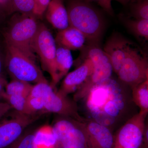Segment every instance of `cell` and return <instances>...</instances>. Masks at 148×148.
I'll use <instances>...</instances> for the list:
<instances>
[{
	"label": "cell",
	"mask_w": 148,
	"mask_h": 148,
	"mask_svg": "<svg viewBox=\"0 0 148 148\" xmlns=\"http://www.w3.org/2000/svg\"><path fill=\"white\" fill-rule=\"evenodd\" d=\"M67 10L69 26L81 32L89 44L98 45L105 28L100 12L86 0H71Z\"/></svg>",
	"instance_id": "cell-1"
},
{
	"label": "cell",
	"mask_w": 148,
	"mask_h": 148,
	"mask_svg": "<svg viewBox=\"0 0 148 148\" xmlns=\"http://www.w3.org/2000/svg\"><path fill=\"white\" fill-rule=\"evenodd\" d=\"M34 14L15 16L4 34L6 43L16 48L35 61L34 43L39 27Z\"/></svg>",
	"instance_id": "cell-2"
},
{
	"label": "cell",
	"mask_w": 148,
	"mask_h": 148,
	"mask_svg": "<svg viewBox=\"0 0 148 148\" xmlns=\"http://www.w3.org/2000/svg\"><path fill=\"white\" fill-rule=\"evenodd\" d=\"M6 47L5 67L13 79L36 84L48 82L35 61L8 44L6 43Z\"/></svg>",
	"instance_id": "cell-3"
},
{
	"label": "cell",
	"mask_w": 148,
	"mask_h": 148,
	"mask_svg": "<svg viewBox=\"0 0 148 148\" xmlns=\"http://www.w3.org/2000/svg\"><path fill=\"white\" fill-rule=\"evenodd\" d=\"M29 96L40 97L43 101L44 112L58 114L82 122L76 105L67 98L55 92L48 82H41L33 86Z\"/></svg>",
	"instance_id": "cell-4"
},
{
	"label": "cell",
	"mask_w": 148,
	"mask_h": 148,
	"mask_svg": "<svg viewBox=\"0 0 148 148\" xmlns=\"http://www.w3.org/2000/svg\"><path fill=\"white\" fill-rule=\"evenodd\" d=\"M82 125L81 122L68 117L57 120L52 127L56 148H86V138Z\"/></svg>",
	"instance_id": "cell-5"
},
{
	"label": "cell",
	"mask_w": 148,
	"mask_h": 148,
	"mask_svg": "<svg viewBox=\"0 0 148 148\" xmlns=\"http://www.w3.org/2000/svg\"><path fill=\"white\" fill-rule=\"evenodd\" d=\"M34 51L39 57L43 70L51 77L53 85L55 80V60L56 45L55 39L45 24H39L34 43Z\"/></svg>",
	"instance_id": "cell-6"
},
{
	"label": "cell",
	"mask_w": 148,
	"mask_h": 148,
	"mask_svg": "<svg viewBox=\"0 0 148 148\" xmlns=\"http://www.w3.org/2000/svg\"><path fill=\"white\" fill-rule=\"evenodd\" d=\"M117 74L122 82L135 87L148 79L147 59L132 48Z\"/></svg>",
	"instance_id": "cell-7"
},
{
	"label": "cell",
	"mask_w": 148,
	"mask_h": 148,
	"mask_svg": "<svg viewBox=\"0 0 148 148\" xmlns=\"http://www.w3.org/2000/svg\"><path fill=\"white\" fill-rule=\"evenodd\" d=\"M0 122V148H8L24 133V130L39 118L38 115L27 114L16 111Z\"/></svg>",
	"instance_id": "cell-8"
},
{
	"label": "cell",
	"mask_w": 148,
	"mask_h": 148,
	"mask_svg": "<svg viewBox=\"0 0 148 148\" xmlns=\"http://www.w3.org/2000/svg\"><path fill=\"white\" fill-rule=\"evenodd\" d=\"M146 115L138 114L128 121L120 130L118 143L121 148H139L143 138Z\"/></svg>",
	"instance_id": "cell-9"
},
{
	"label": "cell",
	"mask_w": 148,
	"mask_h": 148,
	"mask_svg": "<svg viewBox=\"0 0 148 148\" xmlns=\"http://www.w3.org/2000/svg\"><path fill=\"white\" fill-rule=\"evenodd\" d=\"M132 48L131 43L119 34H113L107 40L103 51L116 74Z\"/></svg>",
	"instance_id": "cell-10"
},
{
	"label": "cell",
	"mask_w": 148,
	"mask_h": 148,
	"mask_svg": "<svg viewBox=\"0 0 148 148\" xmlns=\"http://www.w3.org/2000/svg\"><path fill=\"white\" fill-rule=\"evenodd\" d=\"M94 70V66L90 59L84 62L75 71L68 74L62 82L58 93L64 96L74 92L79 86L86 81Z\"/></svg>",
	"instance_id": "cell-11"
},
{
	"label": "cell",
	"mask_w": 148,
	"mask_h": 148,
	"mask_svg": "<svg viewBox=\"0 0 148 148\" xmlns=\"http://www.w3.org/2000/svg\"><path fill=\"white\" fill-rule=\"evenodd\" d=\"M45 12L48 21L56 29L61 31L69 27L68 11L63 0H51Z\"/></svg>",
	"instance_id": "cell-12"
},
{
	"label": "cell",
	"mask_w": 148,
	"mask_h": 148,
	"mask_svg": "<svg viewBox=\"0 0 148 148\" xmlns=\"http://www.w3.org/2000/svg\"><path fill=\"white\" fill-rule=\"evenodd\" d=\"M55 40L57 45L71 51L82 49L86 40L81 32L70 26L59 31Z\"/></svg>",
	"instance_id": "cell-13"
},
{
	"label": "cell",
	"mask_w": 148,
	"mask_h": 148,
	"mask_svg": "<svg viewBox=\"0 0 148 148\" xmlns=\"http://www.w3.org/2000/svg\"><path fill=\"white\" fill-rule=\"evenodd\" d=\"M86 131L100 148H112L113 145L112 135L108 127L90 121L84 125Z\"/></svg>",
	"instance_id": "cell-14"
},
{
	"label": "cell",
	"mask_w": 148,
	"mask_h": 148,
	"mask_svg": "<svg viewBox=\"0 0 148 148\" xmlns=\"http://www.w3.org/2000/svg\"><path fill=\"white\" fill-rule=\"evenodd\" d=\"M73 63L71 50L59 46H57L55 60V80L51 86L53 88L67 75Z\"/></svg>",
	"instance_id": "cell-15"
},
{
	"label": "cell",
	"mask_w": 148,
	"mask_h": 148,
	"mask_svg": "<svg viewBox=\"0 0 148 148\" xmlns=\"http://www.w3.org/2000/svg\"><path fill=\"white\" fill-rule=\"evenodd\" d=\"M133 97L140 109V113L147 115L148 111V79L133 88Z\"/></svg>",
	"instance_id": "cell-16"
},
{
	"label": "cell",
	"mask_w": 148,
	"mask_h": 148,
	"mask_svg": "<svg viewBox=\"0 0 148 148\" xmlns=\"http://www.w3.org/2000/svg\"><path fill=\"white\" fill-rule=\"evenodd\" d=\"M35 142L38 148H56V140L52 127L45 126L36 132Z\"/></svg>",
	"instance_id": "cell-17"
},
{
	"label": "cell",
	"mask_w": 148,
	"mask_h": 148,
	"mask_svg": "<svg viewBox=\"0 0 148 148\" xmlns=\"http://www.w3.org/2000/svg\"><path fill=\"white\" fill-rule=\"evenodd\" d=\"M125 25L136 36L148 39V19H125Z\"/></svg>",
	"instance_id": "cell-18"
},
{
	"label": "cell",
	"mask_w": 148,
	"mask_h": 148,
	"mask_svg": "<svg viewBox=\"0 0 148 148\" xmlns=\"http://www.w3.org/2000/svg\"><path fill=\"white\" fill-rule=\"evenodd\" d=\"M86 48V59L92 61L94 68L110 61L105 51L99 47L98 45L89 44Z\"/></svg>",
	"instance_id": "cell-19"
},
{
	"label": "cell",
	"mask_w": 148,
	"mask_h": 148,
	"mask_svg": "<svg viewBox=\"0 0 148 148\" xmlns=\"http://www.w3.org/2000/svg\"><path fill=\"white\" fill-rule=\"evenodd\" d=\"M33 86L29 83L13 79L6 85L4 92L8 95H21L28 97Z\"/></svg>",
	"instance_id": "cell-20"
},
{
	"label": "cell",
	"mask_w": 148,
	"mask_h": 148,
	"mask_svg": "<svg viewBox=\"0 0 148 148\" xmlns=\"http://www.w3.org/2000/svg\"><path fill=\"white\" fill-rule=\"evenodd\" d=\"M130 13L135 19H148V0H130Z\"/></svg>",
	"instance_id": "cell-21"
},
{
	"label": "cell",
	"mask_w": 148,
	"mask_h": 148,
	"mask_svg": "<svg viewBox=\"0 0 148 148\" xmlns=\"http://www.w3.org/2000/svg\"><path fill=\"white\" fill-rule=\"evenodd\" d=\"M4 91L2 93V98L5 100L12 109L19 112L27 114L26 102L28 97L21 95H7Z\"/></svg>",
	"instance_id": "cell-22"
},
{
	"label": "cell",
	"mask_w": 148,
	"mask_h": 148,
	"mask_svg": "<svg viewBox=\"0 0 148 148\" xmlns=\"http://www.w3.org/2000/svg\"><path fill=\"white\" fill-rule=\"evenodd\" d=\"M36 131L23 133L15 143L8 148H38L35 142Z\"/></svg>",
	"instance_id": "cell-23"
},
{
	"label": "cell",
	"mask_w": 148,
	"mask_h": 148,
	"mask_svg": "<svg viewBox=\"0 0 148 148\" xmlns=\"http://www.w3.org/2000/svg\"><path fill=\"white\" fill-rule=\"evenodd\" d=\"M27 114L34 115L38 112H44V106L42 98L28 96L26 102Z\"/></svg>",
	"instance_id": "cell-24"
},
{
	"label": "cell",
	"mask_w": 148,
	"mask_h": 148,
	"mask_svg": "<svg viewBox=\"0 0 148 148\" xmlns=\"http://www.w3.org/2000/svg\"><path fill=\"white\" fill-rule=\"evenodd\" d=\"M14 12L25 14H34V0H12Z\"/></svg>",
	"instance_id": "cell-25"
},
{
	"label": "cell",
	"mask_w": 148,
	"mask_h": 148,
	"mask_svg": "<svg viewBox=\"0 0 148 148\" xmlns=\"http://www.w3.org/2000/svg\"><path fill=\"white\" fill-rule=\"evenodd\" d=\"M51 0H34L35 9L34 14L36 16H42L45 12Z\"/></svg>",
	"instance_id": "cell-26"
},
{
	"label": "cell",
	"mask_w": 148,
	"mask_h": 148,
	"mask_svg": "<svg viewBox=\"0 0 148 148\" xmlns=\"http://www.w3.org/2000/svg\"><path fill=\"white\" fill-rule=\"evenodd\" d=\"M88 1L97 3L106 12L112 16L114 11L112 7V0H86Z\"/></svg>",
	"instance_id": "cell-27"
},
{
	"label": "cell",
	"mask_w": 148,
	"mask_h": 148,
	"mask_svg": "<svg viewBox=\"0 0 148 148\" xmlns=\"http://www.w3.org/2000/svg\"><path fill=\"white\" fill-rule=\"evenodd\" d=\"M14 12L12 0H0V13L10 14Z\"/></svg>",
	"instance_id": "cell-28"
},
{
	"label": "cell",
	"mask_w": 148,
	"mask_h": 148,
	"mask_svg": "<svg viewBox=\"0 0 148 148\" xmlns=\"http://www.w3.org/2000/svg\"><path fill=\"white\" fill-rule=\"evenodd\" d=\"M12 109L11 106L6 102H0V119Z\"/></svg>",
	"instance_id": "cell-29"
},
{
	"label": "cell",
	"mask_w": 148,
	"mask_h": 148,
	"mask_svg": "<svg viewBox=\"0 0 148 148\" xmlns=\"http://www.w3.org/2000/svg\"><path fill=\"white\" fill-rule=\"evenodd\" d=\"M8 82L6 79L3 77V76L0 77V95H1L4 90L6 85Z\"/></svg>",
	"instance_id": "cell-30"
},
{
	"label": "cell",
	"mask_w": 148,
	"mask_h": 148,
	"mask_svg": "<svg viewBox=\"0 0 148 148\" xmlns=\"http://www.w3.org/2000/svg\"><path fill=\"white\" fill-rule=\"evenodd\" d=\"M5 66L4 61L3 59L1 51L0 49V77L2 75L3 70Z\"/></svg>",
	"instance_id": "cell-31"
},
{
	"label": "cell",
	"mask_w": 148,
	"mask_h": 148,
	"mask_svg": "<svg viewBox=\"0 0 148 148\" xmlns=\"http://www.w3.org/2000/svg\"><path fill=\"white\" fill-rule=\"evenodd\" d=\"M112 1H113V0H112ZM114 1H116L122 4L125 5L129 3L130 0H114Z\"/></svg>",
	"instance_id": "cell-32"
},
{
	"label": "cell",
	"mask_w": 148,
	"mask_h": 148,
	"mask_svg": "<svg viewBox=\"0 0 148 148\" xmlns=\"http://www.w3.org/2000/svg\"><path fill=\"white\" fill-rule=\"evenodd\" d=\"M2 98L1 95H0V99H1V98Z\"/></svg>",
	"instance_id": "cell-33"
}]
</instances>
